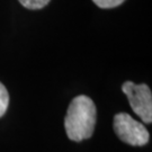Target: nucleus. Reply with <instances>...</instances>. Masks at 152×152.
I'll list each match as a JSON object with an SVG mask.
<instances>
[{"label": "nucleus", "mask_w": 152, "mask_h": 152, "mask_svg": "<svg viewBox=\"0 0 152 152\" xmlns=\"http://www.w3.org/2000/svg\"><path fill=\"white\" fill-rule=\"evenodd\" d=\"M122 90L126 95L133 112L144 123L150 124L152 122V95L149 86L125 81L122 85Z\"/></svg>", "instance_id": "obj_3"}, {"label": "nucleus", "mask_w": 152, "mask_h": 152, "mask_svg": "<svg viewBox=\"0 0 152 152\" xmlns=\"http://www.w3.org/2000/svg\"><path fill=\"white\" fill-rule=\"evenodd\" d=\"M113 126L117 137L130 145L142 147L149 142L150 134L147 127L126 113L115 115Z\"/></svg>", "instance_id": "obj_2"}, {"label": "nucleus", "mask_w": 152, "mask_h": 152, "mask_svg": "<svg viewBox=\"0 0 152 152\" xmlns=\"http://www.w3.org/2000/svg\"><path fill=\"white\" fill-rule=\"evenodd\" d=\"M18 1L20 2V5L24 6L27 9L37 10V9L44 8L51 0H18Z\"/></svg>", "instance_id": "obj_5"}, {"label": "nucleus", "mask_w": 152, "mask_h": 152, "mask_svg": "<svg viewBox=\"0 0 152 152\" xmlns=\"http://www.w3.org/2000/svg\"><path fill=\"white\" fill-rule=\"evenodd\" d=\"M8 105H9V94L5 86L0 82V117L5 115Z\"/></svg>", "instance_id": "obj_4"}, {"label": "nucleus", "mask_w": 152, "mask_h": 152, "mask_svg": "<svg viewBox=\"0 0 152 152\" xmlns=\"http://www.w3.org/2000/svg\"><path fill=\"white\" fill-rule=\"evenodd\" d=\"M96 105L85 95L77 96L69 105L64 118V129L72 141L87 140L94 133L96 125Z\"/></svg>", "instance_id": "obj_1"}, {"label": "nucleus", "mask_w": 152, "mask_h": 152, "mask_svg": "<svg viewBox=\"0 0 152 152\" xmlns=\"http://www.w3.org/2000/svg\"><path fill=\"white\" fill-rule=\"evenodd\" d=\"M125 0H92V2L99 8L103 9H109V8H115L121 6Z\"/></svg>", "instance_id": "obj_6"}]
</instances>
